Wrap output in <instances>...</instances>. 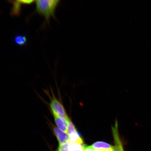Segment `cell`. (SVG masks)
Listing matches in <instances>:
<instances>
[{
  "label": "cell",
  "instance_id": "obj_1",
  "mask_svg": "<svg viewBox=\"0 0 151 151\" xmlns=\"http://www.w3.org/2000/svg\"><path fill=\"white\" fill-rule=\"evenodd\" d=\"M60 1L59 0H38L35 2L36 10L49 23L51 18H55V12Z\"/></svg>",
  "mask_w": 151,
  "mask_h": 151
},
{
  "label": "cell",
  "instance_id": "obj_2",
  "mask_svg": "<svg viewBox=\"0 0 151 151\" xmlns=\"http://www.w3.org/2000/svg\"><path fill=\"white\" fill-rule=\"evenodd\" d=\"M50 107L54 116L64 118L68 117L63 105L53 96L51 99Z\"/></svg>",
  "mask_w": 151,
  "mask_h": 151
},
{
  "label": "cell",
  "instance_id": "obj_3",
  "mask_svg": "<svg viewBox=\"0 0 151 151\" xmlns=\"http://www.w3.org/2000/svg\"><path fill=\"white\" fill-rule=\"evenodd\" d=\"M67 133L69 135L70 142L84 144L82 138L70 119L69 120L68 124Z\"/></svg>",
  "mask_w": 151,
  "mask_h": 151
},
{
  "label": "cell",
  "instance_id": "obj_4",
  "mask_svg": "<svg viewBox=\"0 0 151 151\" xmlns=\"http://www.w3.org/2000/svg\"><path fill=\"white\" fill-rule=\"evenodd\" d=\"M13 5L11 9V14L12 16H19L21 12L22 6V5H29L35 2L34 1H9Z\"/></svg>",
  "mask_w": 151,
  "mask_h": 151
},
{
  "label": "cell",
  "instance_id": "obj_5",
  "mask_svg": "<svg viewBox=\"0 0 151 151\" xmlns=\"http://www.w3.org/2000/svg\"><path fill=\"white\" fill-rule=\"evenodd\" d=\"M112 133L114 138L115 146L113 150L106 151H124L123 146L120 139L118 129V123L116 121L114 126L112 128ZM97 151H101L97 150Z\"/></svg>",
  "mask_w": 151,
  "mask_h": 151
},
{
  "label": "cell",
  "instance_id": "obj_6",
  "mask_svg": "<svg viewBox=\"0 0 151 151\" xmlns=\"http://www.w3.org/2000/svg\"><path fill=\"white\" fill-rule=\"evenodd\" d=\"M53 130L59 145L63 144L69 140V135L67 133L61 131L57 127H54Z\"/></svg>",
  "mask_w": 151,
  "mask_h": 151
},
{
  "label": "cell",
  "instance_id": "obj_7",
  "mask_svg": "<svg viewBox=\"0 0 151 151\" xmlns=\"http://www.w3.org/2000/svg\"><path fill=\"white\" fill-rule=\"evenodd\" d=\"M54 117L55 122L57 127L61 131L67 133L68 124L70 119L68 117L64 118Z\"/></svg>",
  "mask_w": 151,
  "mask_h": 151
},
{
  "label": "cell",
  "instance_id": "obj_8",
  "mask_svg": "<svg viewBox=\"0 0 151 151\" xmlns=\"http://www.w3.org/2000/svg\"><path fill=\"white\" fill-rule=\"evenodd\" d=\"M91 147L94 150L101 151L111 150L114 148V146L103 141L97 142L93 143Z\"/></svg>",
  "mask_w": 151,
  "mask_h": 151
},
{
  "label": "cell",
  "instance_id": "obj_9",
  "mask_svg": "<svg viewBox=\"0 0 151 151\" xmlns=\"http://www.w3.org/2000/svg\"><path fill=\"white\" fill-rule=\"evenodd\" d=\"M70 142V144L69 145L68 151H84L86 145L84 144Z\"/></svg>",
  "mask_w": 151,
  "mask_h": 151
},
{
  "label": "cell",
  "instance_id": "obj_10",
  "mask_svg": "<svg viewBox=\"0 0 151 151\" xmlns=\"http://www.w3.org/2000/svg\"><path fill=\"white\" fill-rule=\"evenodd\" d=\"M14 41L18 46H23L27 43V37L25 35H17L14 38Z\"/></svg>",
  "mask_w": 151,
  "mask_h": 151
},
{
  "label": "cell",
  "instance_id": "obj_11",
  "mask_svg": "<svg viewBox=\"0 0 151 151\" xmlns=\"http://www.w3.org/2000/svg\"><path fill=\"white\" fill-rule=\"evenodd\" d=\"M70 142L69 141L63 144L59 145L58 151H68Z\"/></svg>",
  "mask_w": 151,
  "mask_h": 151
},
{
  "label": "cell",
  "instance_id": "obj_12",
  "mask_svg": "<svg viewBox=\"0 0 151 151\" xmlns=\"http://www.w3.org/2000/svg\"><path fill=\"white\" fill-rule=\"evenodd\" d=\"M84 151H97V150H94L91 146H86L85 147Z\"/></svg>",
  "mask_w": 151,
  "mask_h": 151
}]
</instances>
